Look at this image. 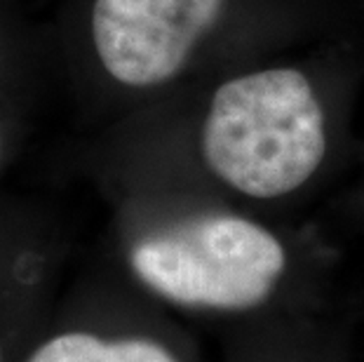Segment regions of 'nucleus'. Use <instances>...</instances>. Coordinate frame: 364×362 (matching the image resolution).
Segmentation results:
<instances>
[{
	"label": "nucleus",
	"instance_id": "f257e3e1",
	"mask_svg": "<svg viewBox=\"0 0 364 362\" xmlns=\"http://www.w3.org/2000/svg\"><path fill=\"white\" fill-rule=\"evenodd\" d=\"M207 167L247 198L299 191L327 156L324 111L296 68H266L223 82L203 125Z\"/></svg>",
	"mask_w": 364,
	"mask_h": 362
},
{
	"label": "nucleus",
	"instance_id": "f03ea898",
	"mask_svg": "<svg viewBox=\"0 0 364 362\" xmlns=\"http://www.w3.org/2000/svg\"><path fill=\"white\" fill-rule=\"evenodd\" d=\"M136 278L169 302L242 313L275 294L287 250L273 230L237 214H205L132 250Z\"/></svg>",
	"mask_w": 364,
	"mask_h": 362
},
{
	"label": "nucleus",
	"instance_id": "7ed1b4c3",
	"mask_svg": "<svg viewBox=\"0 0 364 362\" xmlns=\"http://www.w3.org/2000/svg\"><path fill=\"white\" fill-rule=\"evenodd\" d=\"M221 7L223 0H95L92 43L113 80L153 87L181 71Z\"/></svg>",
	"mask_w": 364,
	"mask_h": 362
},
{
	"label": "nucleus",
	"instance_id": "20e7f679",
	"mask_svg": "<svg viewBox=\"0 0 364 362\" xmlns=\"http://www.w3.org/2000/svg\"><path fill=\"white\" fill-rule=\"evenodd\" d=\"M28 362H179L165 346L149 339L104 341L95 334L68 332L50 339Z\"/></svg>",
	"mask_w": 364,
	"mask_h": 362
}]
</instances>
